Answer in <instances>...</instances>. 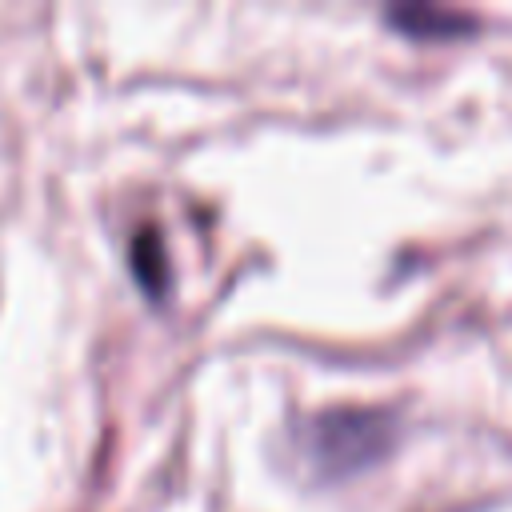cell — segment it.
Wrapping results in <instances>:
<instances>
[{
    "label": "cell",
    "instance_id": "6da1fadb",
    "mask_svg": "<svg viewBox=\"0 0 512 512\" xmlns=\"http://www.w3.org/2000/svg\"><path fill=\"white\" fill-rule=\"evenodd\" d=\"M384 420L376 412H332L312 424L308 452L324 472H348L384 452Z\"/></svg>",
    "mask_w": 512,
    "mask_h": 512
},
{
    "label": "cell",
    "instance_id": "3957f363",
    "mask_svg": "<svg viewBox=\"0 0 512 512\" xmlns=\"http://www.w3.org/2000/svg\"><path fill=\"white\" fill-rule=\"evenodd\" d=\"M132 272H136V280L152 296L164 292V284H168V260H164V244H160L156 232H140L132 240Z\"/></svg>",
    "mask_w": 512,
    "mask_h": 512
},
{
    "label": "cell",
    "instance_id": "7a4b0ae2",
    "mask_svg": "<svg viewBox=\"0 0 512 512\" xmlns=\"http://www.w3.org/2000/svg\"><path fill=\"white\" fill-rule=\"evenodd\" d=\"M388 20H392L396 28H404L408 36H464V32H472V20H468V16L448 12V8H428V4L392 8Z\"/></svg>",
    "mask_w": 512,
    "mask_h": 512
}]
</instances>
